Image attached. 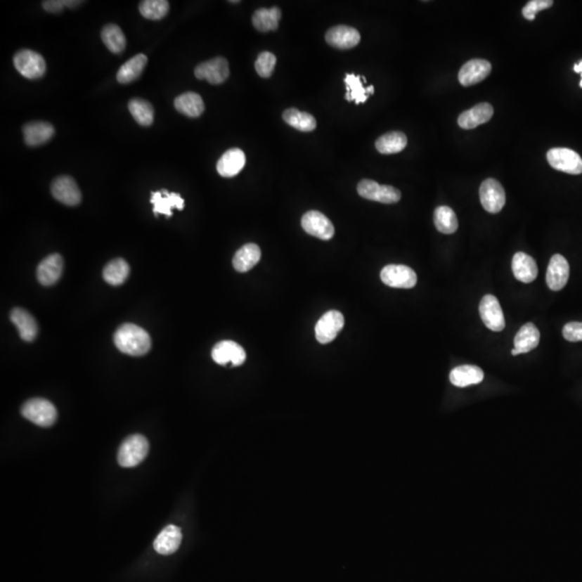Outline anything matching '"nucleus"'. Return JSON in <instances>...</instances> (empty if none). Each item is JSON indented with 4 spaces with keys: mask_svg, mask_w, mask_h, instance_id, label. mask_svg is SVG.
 <instances>
[{
    "mask_svg": "<svg viewBox=\"0 0 582 582\" xmlns=\"http://www.w3.org/2000/svg\"><path fill=\"white\" fill-rule=\"evenodd\" d=\"M115 344L119 351L131 356H143L151 349L150 335L133 323H124L115 333Z\"/></svg>",
    "mask_w": 582,
    "mask_h": 582,
    "instance_id": "nucleus-1",
    "label": "nucleus"
},
{
    "mask_svg": "<svg viewBox=\"0 0 582 582\" xmlns=\"http://www.w3.org/2000/svg\"><path fill=\"white\" fill-rule=\"evenodd\" d=\"M22 415L40 427H50L56 423L58 411L53 403L42 398L28 400L22 407Z\"/></svg>",
    "mask_w": 582,
    "mask_h": 582,
    "instance_id": "nucleus-2",
    "label": "nucleus"
},
{
    "mask_svg": "<svg viewBox=\"0 0 582 582\" xmlns=\"http://www.w3.org/2000/svg\"><path fill=\"white\" fill-rule=\"evenodd\" d=\"M149 452L148 440L141 434L129 436L121 444L118 453V462L120 466L132 468L141 464Z\"/></svg>",
    "mask_w": 582,
    "mask_h": 582,
    "instance_id": "nucleus-3",
    "label": "nucleus"
},
{
    "mask_svg": "<svg viewBox=\"0 0 582 582\" xmlns=\"http://www.w3.org/2000/svg\"><path fill=\"white\" fill-rule=\"evenodd\" d=\"M16 70L27 79H39L46 74V60L37 52L24 48L14 56Z\"/></svg>",
    "mask_w": 582,
    "mask_h": 582,
    "instance_id": "nucleus-4",
    "label": "nucleus"
},
{
    "mask_svg": "<svg viewBox=\"0 0 582 582\" xmlns=\"http://www.w3.org/2000/svg\"><path fill=\"white\" fill-rule=\"evenodd\" d=\"M357 191L363 199L383 204L397 203L401 199L399 190L392 186H381L375 181L363 179L357 186Z\"/></svg>",
    "mask_w": 582,
    "mask_h": 582,
    "instance_id": "nucleus-5",
    "label": "nucleus"
},
{
    "mask_svg": "<svg viewBox=\"0 0 582 582\" xmlns=\"http://www.w3.org/2000/svg\"><path fill=\"white\" fill-rule=\"evenodd\" d=\"M549 164L564 173L580 175L582 173V159L576 151L569 148L550 149L547 153Z\"/></svg>",
    "mask_w": 582,
    "mask_h": 582,
    "instance_id": "nucleus-6",
    "label": "nucleus"
},
{
    "mask_svg": "<svg viewBox=\"0 0 582 582\" xmlns=\"http://www.w3.org/2000/svg\"><path fill=\"white\" fill-rule=\"evenodd\" d=\"M480 201L483 208L491 214H497L506 204V192L494 178L483 181L480 187Z\"/></svg>",
    "mask_w": 582,
    "mask_h": 582,
    "instance_id": "nucleus-7",
    "label": "nucleus"
},
{
    "mask_svg": "<svg viewBox=\"0 0 582 582\" xmlns=\"http://www.w3.org/2000/svg\"><path fill=\"white\" fill-rule=\"evenodd\" d=\"M344 327V316L339 311H329L323 314L315 326V337L321 344H328Z\"/></svg>",
    "mask_w": 582,
    "mask_h": 582,
    "instance_id": "nucleus-8",
    "label": "nucleus"
},
{
    "mask_svg": "<svg viewBox=\"0 0 582 582\" xmlns=\"http://www.w3.org/2000/svg\"><path fill=\"white\" fill-rule=\"evenodd\" d=\"M381 280L393 288L410 289L415 286L418 276L409 266L389 264L381 271Z\"/></svg>",
    "mask_w": 582,
    "mask_h": 582,
    "instance_id": "nucleus-9",
    "label": "nucleus"
},
{
    "mask_svg": "<svg viewBox=\"0 0 582 582\" xmlns=\"http://www.w3.org/2000/svg\"><path fill=\"white\" fill-rule=\"evenodd\" d=\"M301 226L306 233L321 240H328L335 235L332 222L317 210H311L304 214L301 220Z\"/></svg>",
    "mask_w": 582,
    "mask_h": 582,
    "instance_id": "nucleus-10",
    "label": "nucleus"
},
{
    "mask_svg": "<svg viewBox=\"0 0 582 582\" xmlns=\"http://www.w3.org/2000/svg\"><path fill=\"white\" fill-rule=\"evenodd\" d=\"M194 75L200 80H207L210 84H224L229 78V63L224 58L218 56L207 62L201 63L194 70Z\"/></svg>",
    "mask_w": 582,
    "mask_h": 582,
    "instance_id": "nucleus-11",
    "label": "nucleus"
},
{
    "mask_svg": "<svg viewBox=\"0 0 582 582\" xmlns=\"http://www.w3.org/2000/svg\"><path fill=\"white\" fill-rule=\"evenodd\" d=\"M479 311H480L481 319L490 330L494 332H500L504 330L506 327V321H505L504 313L501 310L500 304L496 297L492 295L483 297Z\"/></svg>",
    "mask_w": 582,
    "mask_h": 582,
    "instance_id": "nucleus-12",
    "label": "nucleus"
},
{
    "mask_svg": "<svg viewBox=\"0 0 582 582\" xmlns=\"http://www.w3.org/2000/svg\"><path fill=\"white\" fill-rule=\"evenodd\" d=\"M52 195L62 204L76 206L80 204L82 195L75 179L70 176H60L51 186Z\"/></svg>",
    "mask_w": 582,
    "mask_h": 582,
    "instance_id": "nucleus-13",
    "label": "nucleus"
},
{
    "mask_svg": "<svg viewBox=\"0 0 582 582\" xmlns=\"http://www.w3.org/2000/svg\"><path fill=\"white\" fill-rule=\"evenodd\" d=\"M492 72V65L489 60L474 58L463 65L458 72V80L464 86H474L488 78Z\"/></svg>",
    "mask_w": 582,
    "mask_h": 582,
    "instance_id": "nucleus-14",
    "label": "nucleus"
},
{
    "mask_svg": "<svg viewBox=\"0 0 582 582\" xmlns=\"http://www.w3.org/2000/svg\"><path fill=\"white\" fill-rule=\"evenodd\" d=\"M212 357L218 365L231 363L232 366H240L245 363L246 353L240 344L233 341H221L214 347Z\"/></svg>",
    "mask_w": 582,
    "mask_h": 582,
    "instance_id": "nucleus-15",
    "label": "nucleus"
},
{
    "mask_svg": "<svg viewBox=\"0 0 582 582\" xmlns=\"http://www.w3.org/2000/svg\"><path fill=\"white\" fill-rule=\"evenodd\" d=\"M569 278V264L562 254H555L548 266L547 285L551 290H562Z\"/></svg>",
    "mask_w": 582,
    "mask_h": 582,
    "instance_id": "nucleus-16",
    "label": "nucleus"
},
{
    "mask_svg": "<svg viewBox=\"0 0 582 582\" xmlns=\"http://www.w3.org/2000/svg\"><path fill=\"white\" fill-rule=\"evenodd\" d=\"M64 270V260L58 254H50L40 262L37 269V278L44 286H52L58 282Z\"/></svg>",
    "mask_w": 582,
    "mask_h": 582,
    "instance_id": "nucleus-17",
    "label": "nucleus"
},
{
    "mask_svg": "<svg viewBox=\"0 0 582 582\" xmlns=\"http://www.w3.org/2000/svg\"><path fill=\"white\" fill-rule=\"evenodd\" d=\"M326 41L333 48L347 50L355 48L361 42V34L351 26H335L327 32Z\"/></svg>",
    "mask_w": 582,
    "mask_h": 582,
    "instance_id": "nucleus-18",
    "label": "nucleus"
},
{
    "mask_svg": "<svg viewBox=\"0 0 582 582\" xmlns=\"http://www.w3.org/2000/svg\"><path fill=\"white\" fill-rule=\"evenodd\" d=\"M150 202L153 205V214L155 216L165 215L167 217L173 216L172 208L183 209L185 201L178 193H169L167 190H160L157 192H151Z\"/></svg>",
    "mask_w": 582,
    "mask_h": 582,
    "instance_id": "nucleus-19",
    "label": "nucleus"
},
{
    "mask_svg": "<svg viewBox=\"0 0 582 582\" xmlns=\"http://www.w3.org/2000/svg\"><path fill=\"white\" fill-rule=\"evenodd\" d=\"M494 115V109L492 105L489 103H480L472 108L464 111L458 117V125L462 129H472L479 125L484 124L492 119Z\"/></svg>",
    "mask_w": 582,
    "mask_h": 582,
    "instance_id": "nucleus-20",
    "label": "nucleus"
},
{
    "mask_svg": "<svg viewBox=\"0 0 582 582\" xmlns=\"http://www.w3.org/2000/svg\"><path fill=\"white\" fill-rule=\"evenodd\" d=\"M246 157L244 151L238 148L229 149L218 161V174L222 177H234L244 169Z\"/></svg>",
    "mask_w": 582,
    "mask_h": 582,
    "instance_id": "nucleus-21",
    "label": "nucleus"
},
{
    "mask_svg": "<svg viewBox=\"0 0 582 582\" xmlns=\"http://www.w3.org/2000/svg\"><path fill=\"white\" fill-rule=\"evenodd\" d=\"M539 341H541V332L537 327L531 323H525L524 326L521 327L520 330L517 331L515 335V349H512L511 354L515 356L529 353L538 347Z\"/></svg>",
    "mask_w": 582,
    "mask_h": 582,
    "instance_id": "nucleus-22",
    "label": "nucleus"
},
{
    "mask_svg": "<svg viewBox=\"0 0 582 582\" xmlns=\"http://www.w3.org/2000/svg\"><path fill=\"white\" fill-rule=\"evenodd\" d=\"M13 325L19 330L20 337L25 342H32L38 335V323L36 319L23 309H13L10 314Z\"/></svg>",
    "mask_w": 582,
    "mask_h": 582,
    "instance_id": "nucleus-23",
    "label": "nucleus"
},
{
    "mask_svg": "<svg viewBox=\"0 0 582 582\" xmlns=\"http://www.w3.org/2000/svg\"><path fill=\"white\" fill-rule=\"evenodd\" d=\"M512 272L520 282L529 284L536 280L538 268L536 261L525 252H517L512 259Z\"/></svg>",
    "mask_w": 582,
    "mask_h": 582,
    "instance_id": "nucleus-24",
    "label": "nucleus"
},
{
    "mask_svg": "<svg viewBox=\"0 0 582 582\" xmlns=\"http://www.w3.org/2000/svg\"><path fill=\"white\" fill-rule=\"evenodd\" d=\"M56 129L48 122H30L23 127L24 141L30 147H37L48 143L53 137Z\"/></svg>",
    "mask_w": 582,
    "mask_h": 582,
    "instance_id": "nucleus-25",
    "label": "nucleus"
},
{
    "mask_svg": "<svg viewBox=\"0 0 582 582\" xmlns=\"http://www.w3.org/2000/svg\"><path fill=\"white\" fill-rule=\"evenodd\" d=\"M183 534L181 529L176 525L165 527L153 543L155 551L160 555H169L176 552L181 545Z\"/></svg>",
    "mask_w": 582,
    "mask_h": 582,
    "instance_id": "nucleus-26",
    "label": "nucleus"
},
{
    "mask_svg": "<svg viewBox=\"0 0 582 582\" xmlns=\"http://www.w3.org/2000/svg\"><path fill=\"white\" fill-rule=\"evenodd\" d=\"M484 379L481 368L477 366L464 365L454 368L450 373L451 383L458 387H467V386L476 385L481 383Z\"/></svg>",
    "mask_w": 582,
    "mask_h": 582,
    "instance_id": "nucleus-27",
    "label": "nucleus"
},
{
    "mask_svg": "<svg viewBox=\"0 0 582 582\" xmlns=\"http://www.w3.org/2000/svg\"><path fill=\"white\" fill-rule=\"evenodd\" d=\"M261 258V250L256 244H246L234 254L233 266L238 272L245 273L252 270Z\"/></svg>",
    "mask_w": 582,
    "mask_h": 582,
    "instance_id": "nucleus-28",
    "label": "nucleus"
},
{
    "mask_svg": "<svg viewBox=\"0 0 582 582\" xmlns=\"http://www.w3.org/2000/svg\"><path fill=\"white\" fill-rule=\"evenodd\" d=\"M175 108L189 118H198L205 110V105L198 93L187 92L176 98Z\"/></svg>",
    "mask_w": 582,
    "mask_h": 582,
    "instance_id": "nucleus-29",
    "label": "nucleus"
},
{
    "mask_svg": "<svg viewBox=\"0 0 582 582\" xmlns=\"http://www.w3.org/2000/svg\"><path fill=\"white\" fill-rule=\"evenodd\" d=\"M147 62L148 58L145 54H137L121 66L117 74V80L122 84H131L143 74Z\"/></svg>",
    "mask_w": 582,
    "mask_h": 582,
    "instance_id": "nucleus-30",
    "label": "nucleus"
},
{
    "mask_svg": "<svg viewBox=\"0 0 582 582\" xmlns=\"http://www.w3.org/2000/svg\"><path fill=\"white\" fill-rule=\"evenodd\" d=\"M282 18V11L280 8L273 7L270 9L257 10L252 15V24L259 32H272L276 30Z\"/></svg>",
    "mask_w": 582,
    "mask_h": 582,
    "instance_id": "nucleus-31",
    "label": "nucleus"
},
{
    "mask_svg": "<svg viewBox=\"0 0 582 582\" xmlns=\"http://www.w3.org/2000/svg\"><path fill=\"white\" fill-rule=\"evenodd\" d=\"M407 143V136L403 133L389 132L377 139L375 147L382 155H394L403 150Z\"/></svg>",
    "mask_w": 582,
    "mask_h": 582,
    "instance_id": "nucleus-32",
    "label": "nucleus"
},
{
    "mask_svg": "<svg viewBox=\"0 0 582 582\" xmlns=\"http://www.w3.org/2000/svg\"><path fill=\"white\" fill-rule=\"evenodd\" d=\"M434 222L436 230L444 234L455 233L458 229V217L452 208L439 206L434 210Z\"/></svg>",
    "mask_w": 582,
    "mask_h": 582,
    "instance_id": "nucleus-33",
    "label": "nucleus"
},
{
    "mask_svg": "<svg viewBox=\"0 0 582 582\" xmlns=\"http://www.w3.org/2000/svg\"><path fill=\"white\" fill-rule=\"evenodd\" d=\"M285 122L301 132H312L316 129V120L310 113L296 108H289L283 115Z\"/></svg>",
    "mask_w": 582,
    "mask_h": 582,
    "instance_id": "nucleus-34",
    "label": "nucleus"
},
{
    "mask_svg": "<svg viewBox=\"0 0 582 582\" xmlns=\"http://www.w3.org/2000/svg\"><path fill=\"white\" fill-rule=\"evenodd\" d=\"M102 39L105 46L112 53L120 54L127 46V39L122 30L116 24H107L102 30Z\"/></svg>",
    "mask_w": 582,
    "mask_h": 582,
    "instance_id": "nucleus-35",
    "label": "nucleus"
},
{
    "mask_svg": "<svg viewBox=\"0 0 582 582\" xmlns=\"http://www.w3.org/2000/svg\"><path fill=\"white\" fill-rule=\"evenodd\" d=\"M129 274V266L123 259H115L105 266L103 278L108 284L119 286L127 280Z\"/></svg>",
    "mask_w": 582,
    "mask_h": 582,
    "instance_id": "nucleus-36",
    "label": "nucleus"
},
{
    "mask_svg": "<svg viewBox=\"0 0 582 582\" xmlns=\"http://www.w3.org/2000/svg\"><path fill=\"white\" fill-rule=\"evenodd\" d=\"M129 110L138 124L143 127H149L153 124L155 111H153V105L147 101L133 98L129 101Z\"/></svg>",
    "mask_w": 582,
    "mask_h": 582,
    "instance_id": "nucleus-37",
    "label": "nucleus"
},
{
    "mask_svg": "<svg viewBox=\"0 0 582 582\" xmlns=\"http://www.w3.org/2000/svg\"><path fill=\"white\" fill-rule=\"evenodd\" d=\"M361 82V76H355L354 74H347L345 77L347 84V98L349 102H355L356 104H363L368 100L367 89L363 88Z\"/></svg>",
    "mask_w": 582,
    "mask_h": 582,
    "instance_id": "nucleus-38",
    "label": "nucleus"
},
{
    "mask_svg": "<svg viewBox=\"0 0 582 582\" xmlns=\"http://www.w3.org/2000/svg\"><path fill=\"white\" fill-rule=\"evenodd\" d=\"M169 3L167 0H145L139 4V11L146 19L161 20L169 13Z\"/></svg>",
    "mask_w": 582,
    "mask_h": 582,
    "instance_id": "nucleus-39",
    "label": "nucleus"
},
{
    "mask_svg": "<svg viewBox=\"0 0 582 582\" xmlns=\"http://www.w3.org/2000/svg\"><path fill=\"white\" fill-rule=\"evenodd\" d=\"M275 65H276V56L271 52H262L259 54L254 63V68L259 76L262 78H269L274 72Z\"/></svg>",
    "mask_w": 582,
    "mask_h": 582,
    "instance_id": "nucleus-40",
    "label": "nucleus"
},
{
    "mask_svg": "<svg viewBox=\"0 0 582 582\" xmlns=\"http://www.w3.org/2000/svg\"><path fill=\"white\" fill-rule=\"evenodd\" d=\"M552 0H531L529 1L527 5L523 8L522 14L525 19L529 21H534L536 18V14L543 10L549 9L552 7Z\"/></svg>",
    "mask_w": 582,
    "mask_h": 582,
    "instance_id": "nucleus-41",
    "label": "nucleus"
},
{
    "mask_svg": "<svg viewBox=\"0 0 582 582\" xmlns=\"http://www.w3.org/2000/svg\"><path fill=\"white\" fill-rule=\"evenodd\" d=\"M563 337L569 342L582 341V323L573 321L566 323L563 328Z\"/></svg>",
    "mask_w": 582,
    "mask_h": 582,
    "instance_id": "nucleus-42",
    "label": "nucleus"
},
{
    "mask_svg": "<svg viewBox=\"0 0 582 582\" xmlns=\"http://www.w3.org/2000/svg\"><path fill=\"white\" fill-rule=\"evenodd\" d=\"M44 9L50 13H58L62 11L63 8L68 7V1H60V0H48L42 3Z\"/></svg>",
    "mask_w": 582,
    "mask_h": 582,
    "instance_id": "nucleus-43",
    "label": "nucleus"
},
{
    "mask_svg": "<svg viewBox=\"0 0 582 582\" xmlns=\"http://www.w3.org/2000/svg\"><path fill=\"white\" fill-rule=\"evenodd\" d=\"M574 70H575L576 72H579V74L581 75V81H580V86H581L582 88V60L581 62L578 63V64H576L575 66H574Z\"/></svg>",
    "mask_w": 582,
    "mask_h": 582,
    "instance_id": "nucleus-44",
    "label": "nucleus"
}]
</instances>
